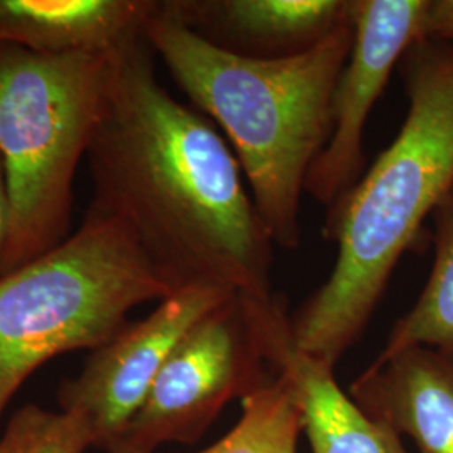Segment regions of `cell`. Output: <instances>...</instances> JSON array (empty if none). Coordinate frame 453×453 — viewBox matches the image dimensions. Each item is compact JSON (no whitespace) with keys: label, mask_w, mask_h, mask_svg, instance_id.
<instances>
[{"label":"cell","mask_w":453,"mask_h":453,"mask_svg":"<svg viewBox=\"0 0 453 453\" xmlns=\"http://www.w3.org/2000/svg\"><path fill=\"white\" fill-rule=\"evenodd\" d=\"M93 438L81 417L22 406L0 435V453H84Z\"/></svg>","instance_id":"9a60e30c"},{"label":"cell","mask_w":453,"mask_h":453,"mask_svg":"<svg viewBox=\"0 0 453 453\" xmlns=\"http://www.w3.org/2000/svg\"><path fill=\"white\" fill-rule=\"evenodd\" d=\"M349 395L420 453H453V349L415 346L374 359Z\"/></svg>","instance_id":"30bf717a"},{"label":"cell","mask_w":453,"mask_h":453,"mask_svg":"<svg viewBox=\"0 0 453 453\" xmlns=\"http://www.w3.org/2000/svg\"><path fill=\"white\" fill-rule=\"evenodd\" d=\"M430 0H353V48L333 96V131L312 163L306 194L338 203L365 175V131L372 106L406 50L423 41Z\"/></svg>","instance_id":"ba28073f"},{"label":"cell","mask_w":453,"mask_h":453,"mask_svg":"<svg viewBox=\"0 0 453 453\" xmlns=\"http://www.w3.org/2000/svg\"><path fill=\"white\" fill-rule=\"evenodd\" d=\"M89 211L125 226L173 292L215 288L274 297V242L242 168L207 116L157 80L145 35L113 56L88 148Z\"/></svg>","instance_id":"6da1fadb"},{"label":"cell","mask_w":453,"mask_h":453,"mask_svg":"<svg viewBox=\"0 0 453 453\" xmlns=\"http://www.w3.org/2000/svg\"><path fill=\"white\" fill-rule=\"evenodd\" d=\"M143 35L195 108L224 131L274 245L297 249L301 200L333 131L353 22L303 54L252 59L215 48L158 0Z\"/></svg>","instance_id":"3957f363"},{"label":"cell","mask_w":453,"mask_h":453,"mask_svg":"<svg viewBox=\"0 0 453 453\" xmlns=\"http://www.w3.org/2000/svg\"><path fill=\"white\" fill-rule=\"evenodd\" d=\"M273 359L291 383L311 452L408 453L398 432L341 388L331 363L294 346L289 319L275 336Z\"/></svg>","instance_id":"7c38bea8"},{"label":"cell","mask_w":453,"mask_h":453,"mask_svg":"<svg viewBox=\"0 0 453 453\" xmlns=\"http://www.w3.org/2000/svg\"><path fill=\"white\" fill-rule=\"evenodd\" d=\"M398 67L405 121L326 211L323 237L338 256L323 286L289 318L294 346L333 366L363 336L395 267L453 185V42L420 41Z\"/></svg>","instance_id":"7a4b0ae2"},{"label":"cell","mask_w":453,"mask_h":453,"mask_svg":"<svg viewBox=\"0 0 453 453\" xmlns=\"http://www.w3.org/2000/svg\"><path fill=\"white\" fill-rule=\"evenodd\" d=\"M435 259L415 306L389 331L376 359L408 348L426 346L453 349V185L432 213Z\"/></svg>","instance_id":"4fadbf2b"},{"label":"cell","mask_w":453,"mask_h":453,"mask_svg":"<svg viewBox=\"0 0 453 453\" xmlns=\"http://www.w3.org/2000/svg\"><path fill=\"white\" fill-rule=\"evenodd\" d=\"M232 294L215 288L173 292L145 319L127 324L95 349L76 378L65 380L59 388L61 410L81 417L93 447L108 452L123 440L173 348Z\"/></svg>","instance_id":"52a82bcc"},{"label":"cell","mask_w":453,"mask_h":453,"mask_svg":"<svg viewBox=\"0 0 453 453\" xmlns=\"http://www.w3.org/2000/svg\"><path fill=\"white\" fill-rule=\"evenodd\" d=\"M423 41L453 42V0H430L423 26Z\"/></svg>","instance_id":"2e32d148"},{"label":"cell","mask_w":453,"mask_h":453,"mask_svg":"<svg viewBox=\"0 0 453 453\" xmlns=\"http://www.w3.org/2000/svg\"><path fill=\"white\" fill-rule=\"evenodd\" d=\"M202 39L252 59L316 48L353 22V0H165Z\"/></svg>","instance_id":"9c48e42d"},{"label":"cell","mask_w":453,"mask_h":453,"mask_svg":"<svg viewBox=\"0 0 453 453\" xmlns=\"http://www.w3.org/2000/svg\"><path fill=\"white\" fill-rule=\"evenodd\" d=\"M301 434L303 418L291 383L277 372L242 400V417L226 437L196 453H297Z\"/></svg>","instance_id":"5bb4252c"},{"label":"cell","mask_w":453,"mask_h":453,"mask_svg":"<svg viewBox=\"0 0 453 453\" xmlns=\"http://www.w3.org/2000/svg\"><path fill=\"white\" fill-rule=\"evenodd\" d=\"M288 316L280 294L228 296L173 348L121 441L146 453L195 443L230 402L274 380L275 334Z\"/></svg>","instance_id":"8992f818"},{"label":"cell","mask_w":453,"mask_h":453,"mask_svg":"<svg viewBox=\"0 0 453 453\" xmlns=\"http://www.w3.org/2000/svg\"><path fill=\"white\" fill-rule=\"evenodd\" d=\"M11 194H9V183H7V173L5 166L0 157V271L5 257L7 243L11 237Z\"/></svg>","instance_id":"e0dca14e"},{"label":"cell","mask_w":453,"mask_h":453,"mask_svg":"<svg viewBox=\"0 0 453 453\" xmlns=\"http://www.w3.org/2000/svg\"><path fill=\"white\" fill-rule=\"evenodd\" d=\"M108 453H146L143 450H138V449H134V447H131L128 443H123V441H119L118 445H114L113 449H110Z\"/></svg>","instance_id":"ac0fdd59"},{"label":"cell","mask_w":453,"mask_h":453,"mask_svg":"<svg viewBox=\"0 0 453 453\" xmlns=\"http://www.w3.org/2000/svg\"><path fill=\"white\" fill-rule=\"evenodd\" d=\"M114 54L42 56L0 44V157L12 209L0 275L71 237L73 181L103 111Z\"/></svg>","instance_id":"277c9868"},{"label":"cell","mask_w":453,"mask_h":453,"mask_svg":"<svg viewBox=\"0 0 453 453\" xmlns=\"http://www.w3.org/2000/svg\"><path fill=\"white\" fill-rule=\"evenodd\" d=\"M172 294L125 226L88 211L67 241L0 275V418L49 359L95 351L128 324L130 311Z\"/></svg>","instance_id":"5b68a950"},{"label":"cell","mask_w":453,"mask_h":453,"mask_svg":"<svg viewBox=\"0 0 453 453\" xmlns=\"http://www.w3.org/2000/svg\"><path fill=\"white\" fill-rule=\"evenodd\" d=\"M158 0H0V44L111 56L143 35Z\"/></svg>","instance_id":"8fae6325"}]
</instances>
